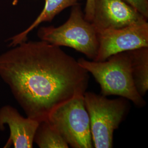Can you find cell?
Here are the masks:
<instances>
[{
	"label": "cell",
	"mask_w": 148,
	"mask_h": 148,
	"mask_svg": "<svg viewBox=\"0 0 148 148\" xmlns=\"http://www.w3.org/2000/svg\"><path fill=\"white\" fill-rule=\"evenodd\" d=\"M77 62L99 84L101 95H119L138 107L145 106V101L134 86L129 51L114 54L103 62L81 58Z\"/></svg>",
	"instance_id": "2"
},
{
	"label": "cell",
	"mask_w": 148,
	"mask_h": 148,
	"mask_svg": "<svg viewBox=\"0 0 148 148\" xmlns=\"http://www.w3.org/2000/svg\"><path fill=\"white\" fill-rule=\"evenodd\" d=\"M123 0H95L91 23L97 32L147 21Z\"/></svg>",
	"instance_id": "7"
},
{
	"label": "cell",
	"mask_w": 148,
	"mask_h": 148,
	"mask_svg": "<svg viewBox=\"0 0 148 148\" xmlns=\"http://www.w3.org/2000/svg\"><path fill=\"white\" fill-rule=\"evenodd\" d=\"M98 50L94 61L103 62L117 53L148 47L147 21L97 32Z\"/></svg>",
	"instance_id": "6"
},
{
	"label": "cell",
	"mask_w": 148,
	"mask_h": 148,
	"mask_svg": "<svg viewBox=\"0 0 148 148\" xmlns=\"http://www.w3.org/2000/svg\"><path fill=\"white\" fill-rule=\"evenodd\" d=\"M47 120L69 146L73 148H94L84 95L75 96L56 108L49 114Z\"/></svg>",
	"instance_id": "5"
},
{
	"label": "cell",
	"mask_w": 148,
	"mask_h": 148,
	"mask_svg": "<svg viewBox=\"0 0 148 148\" xmlns=\"http://www.w3.org/2000/svg\"><path fill=\"white\" fill-rule=\"evenodd\" d=\"M37 36L40 40L54 46L73 48L92 60H95L97 56V32L92 23L85 19L79 3L72 7L69 19L63 25L41 27Z\"/></svg>",
	"instance_id": "3"
},
{
	"label": "cell",
	"mask_w": 148,
	"mask_h": 148,
	"mask_svg": "<svg viewBox=\"0 0 148 148\" xmlns=\"http://www.w3.org/2000/svg\"><path fill=\"white\" fill-rule=\"evenodd\" d=\"M79 0H45V4L42 11L35 21L23 32L10 38V46H15L26 41L28 34L43 22L51 21L55 16L66 8L79 4Z\"/></svg>",
	"instance_id": "9"
},
{
	"label": "cell",
	"mask_w": 148,
	"mask_h": 148,
	"mask_svg": "<svg viewBox=\"0 0 148 148\" xmlns=\"http://www.w3.org/2000/svg\"><path fill=\"white\" fill-rule=\"evenodd\" d=\"M84 99L90 117L94 148H112L114 132L128 111L126 98L110 99L101 95L85 92Z\"/></svg>",
	"instance_id": "4"
},
{
	"label": "cell",
	"mask_w": 148,
	"mask_h": 148,
	"mask_svg": "<svg viewBox=\"0 0 148 148\" xmlns=\"http://www.w3.org/2000/svg\"><path fill=\"white\" fill-rule=\"evenodd\" d=\"M95 0H87L85 8V18L87 21L91 22L94 12Z\"/></svg>",
	"instance_id": "13"
},
{
	"label": "cell",
	"mask_w": 148,
	"mask_h": 148,
	"mask_svg": "<svg viewBox=\"0 0 148 148\" xmlns=\"http://www.w3.org/2000/svg\"><path fill=\"white\" fill-rule=\"evenodd\" d=\"M140 14L148 19V0H123Z\"/></svg>",
	"instance_id": "12"
},
{
	"label": "cell",
	"mask_w": 148,
	"mask_h": 148,
	"mask_svg": "<svg viewBox=\"0 0 148 148\" xmlns=\"http://www.w3.org/2000/svg\"><path fill=\"white\" fill-rule=\"evenodd\" d=\"M40 122L21 116L16 108L10 106L0 109V130L7 125L10 135L4 148H32Z\"/></svg>",
	"instance_id": "8"
},
{
	"label": "cell",
	"mask_w": 148,
	"mask_h": 148,
	"mask_svg": "<svg viewBox=\"0 0 148 148\" xmlns=\"http://www.w3.org/2000/svg\"><path fill=\"white\" fill-rule=\"evenodd\" d=\"M0 55V77L27 117L47 120L56 108L82 95L88 73L60 47L24 41Z\"/></svg>",
	"instance_id": "1"
},
{
	"label": "cell",
	"mask_w": 148,
	"mask_h": 148,
	"mask_svg": "<svg viewBox=\"0 0 148 148\" xmlns=\"http://www.w3.org/2000/svg\"><path fill=\"white\" fill-rule=\"evenodd\" d=\"M19 0H13V2H12V5H15L18 3V1Z\"/></svg>",
	"instance_id": "14"
},
{
	"label": "cell",
	"mask_w": 148,
	"mask_h": 148,
	"mask_svg": "<svg viewBox=\"0 0 148 148\" xmlns=\"http://www.w3.org/2000/svg\"><path fill=\"white\" fill-rule=\"evenodd\" d=\"M34 143L40 148H68L69 145L47 120L40 122Z\"/></svg>",
	"instance_id": "11"
},
{
	"label": "cell",
	"mask_w": 148,
	"mask_h": 148,
	"mask_svg": "<svg viewBox=\"0 0 148 148\" xmlns=\"http://www.w3.org/2000/svg\"><path fill=\"white\" fill-rule=\"evenodd\" d=\"M128 51L134 86L139 94L143 97L148 90V47Z\"/></svg>",
	"instance_id": "10"
}]
</instances>
